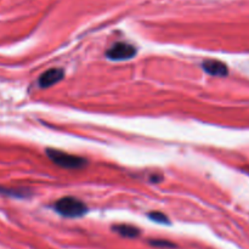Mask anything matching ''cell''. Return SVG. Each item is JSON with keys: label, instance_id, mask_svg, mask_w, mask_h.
Masks as SVG:
<instances>
[{"label": "cell", "instance_id": "cell-1", "mask_svg": "<svg viewBox=\"0 0 249 249\" xmlns=\"http://www.w3.org/2000/svg\"><path fill=\"white\" fill-rule=\"evenodd\" d=\"M55 211L66 218H79L88 212L87 206L74 197H63L55 203Z\"/></svg>", "mask_w": 249, "mask_h": 249}, {"label": "cell", "instance_id": "cell-2", "mask_svg": "<svg viewBox=\"0 0 249 249\" xmlns=\"http://www.w3.org/2000/svg\"><path fill=\"white\" fill-rule=\"evenodd\" d=\"M46 156L55 163L58 167L66 168V169H80V168L87 165V160L78 156L66 153L60 150H53V148H48L46 150Z\"/></svg>", "mask_w": 249, "mask_h": 249}, {"label": "cell", "instance_id": "cell-3", "mask_svg": "<svg viewBox=\"0 0 249 249\" xmlns=\"http://www.w3.org/2000/svg\"><path fill=\"white\" fill-rule=\"evenodd\" d=\"M136 53H138V50H136L135 46L129 43L121 41V43H116L112 48H109L106 51V56L107 58L112 61H125L133 58L136 55Z\"/></svg>", "mask_w": 249, "mask_h": 249}, {"label": "cell", "instance_id": "cell-4", "mask_svg": "<svg viewBox=\"0 0 249 249\" xmlns=\"http://www.w3.org/2000/svg\"><path fill=\"white\" fill-rule=\"evenodd\" d=\"M65 77V72L61 68H50V70L45 71L43 74L39 78L38 83L40 88H50L53 85L57 84L58 82L63 79Z\"/></svg>", "mask_w": 249, "mask_h": 249}, {"label": "cell", "instance_id": "cell-5", "mask_svg": "<svg viewBox=\"0 0 249 249\" xmlns=\"http://www.w3.org/2000/svg\"><path fill=\"white\" fill-rule=\"evenodd\" d=\"M203 70L213 77H225L229 73L228 66L218 60H207L202 65Z\"/></svg>", "mask_w": 249, "mask_h": 249}, {"label": "cell", "instance_id": "cell-6", "mask_svg": "<svg viewBox=\"0 0 249 249\" xmlns=\"http://www.w3.org/2000/svg\"><path fill=\"white\" fill-rule=\"evenodd\" d=\"M113 230L116 231L117 233H119L123 237H128V238H135L140 235V230L135 226L131 225H116L113 226Z\"/></svg>", "mask_w": 249, "mask_h": 249}, {"label": "cell", "instance_id": "cell-7", "mask_svg": "<svg viewBox=\"0 0 249 249\" xmlns=\"http://www.w3.org/2000/svg\"><path fill=\"white\" fill-rule=\"evenodd\" d=\"M148 218L151 220L156 221V223H160V224H169V219L165 214L160 213V212H152V213L148 214Z\"/></svg>", "mask_w": 249, "mask_h": 249}, {"label": "cell", "instance_id": "cell-8", "mask_svg": "<svg viewBox=\"0 0 249 249\" xmlns=\"http://www.w3.org/2000/svg\"><path fill=\"white\" fill-rule=\"evenodd\" d=\"M150 243L155 246V247H164V248L175 247V245H173V243L170 242H167V241H151Z\"/></svg>", "mask_w": 249, "mask_h": 249}]
</instances>
